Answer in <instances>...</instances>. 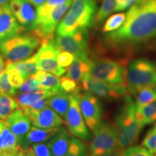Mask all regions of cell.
Returning <instances> with one entry per match:
<instances>
[{"instance_id":"obj_1","label":"cell","mask_w":156,"mask_h":156,"mask_svg":"<svg viewBox=\"0 0 156 156\" xmlns=\"http://www.w3.org/2000/svg\"><path fill=\"white\" fill-rule=\"evenodd\" d=\"M156 37V0H141L132 6L118 30L107 34L114 47L145 42Z\"/></svg>"},{"instance_id":"obj_2","label":"cell","mask_w":156,"mask_h":156,"mask_svg":"<svg viewBox=\"0 0 156 156\" xmlns=\"http://www.w3.org/2000/svg\"><path fill=\"white\" fill-rule=\"evenodd\" d=\"M135 103L129 95H126L122 106L114 116L118 147H129L137 141L142 126L135 117Z\"/></svg>"},{"instance_id":"obj_3","label":"cell","mask_w":156,"mask_h":156,"mask_svg":"<svg viewBox=\"0 0 156 156\" xmlns=\"http://www.w3.org/2000/svg\"><path fill=\"white\" fill-rule=\"evenodd\" d=\"M126 87L132 95L145 87L156 84V66L147 58H136L129 65L126 73Z\"/></svg>"},{"instance_id":"obj_4","label":"cell","mask_w":156,"mask_h":156,"mask_svg":"<svg viewBox=\"0 0 156 156\" xmlns=\"http://www.w3.org/2000/svg\"><path fill=\"white\" fill-rule=\"evenodd\" d=\"M41 43L34 34H19L0 44V54L8 62L22 61L30 57Z\"/></svg>"},{"instance_id":"obj_5","label":"cell","mask_w":156,"mask_h":156,"mask_svg":"<svg viewBox=\"0 0 156 156\" xmlns=\"http://www.w3.org/2000/svg\"><path fill=\"white\" fill-rule=\"evenodd\" d=\"M90 75L95 79L112 84H125L126 72L119 62L109 58L92 61Z\"/></svg>"},{"instance_id":"obj_6","label":"cell","mask_w":156,"mask_h":156,"mask_svg":"<svg viewBox=\"0 0 156 156\" xmlns=\"http://www.w3.org/2000/svg\"><path fill=\"white\" fill-rule=\"evenodd\" d=\"M90 146V156H100L118 147L116 127L111 123L101 122L94 130Z\"/></svg>"},{"instance_id":"obj_7","label":"cell","mask_w":156,"mask_h":156,"mask_svg":"<svg viewBox=\"0 0 156 156\" xmlns=\"http://www.w3.org/2000/svg\"><path fill=\"white\" fill-rule=\"evenodd\" d=\"M82 82L83 89L93 95L109 101L117 100L127 93L126 84H112L95 79L90 75L83 78Z\"/></svg>"},{"instance_id":"obj_8","label":"cell","mask_w":156,"mask_h":156,"mask_svg":"<svg viewBox=\"0 0 156 156\" xmlns=\"http://www.w3.org/2000/svg\"><path fill=\"white\" fill-rule=\"evenodd\" d=\"M54 43L58 48L73 54L75 57L88 58V42L86 29H80L69 35H57Z\"/></svg>"},{"instance_id":"obj_9","label":"cell","mask_w":156,"mask_h":156,"mask_svg":"<svg viewBox=\"0 0 156 156\" xmlns=\"http://www.w3.org/2000/svg\"><path fill=\"white\" fill-rule=\"evenodd\" d=\"M60 51L56 46L54 38L43 41L36 54L39 70L53 73L57 77L63 75L66 73V69L60 67L57 62V56Z\"/></svg>"},{"instance_id":"obj_10","label":"cell","mask_w":156,"mask_h":156,"mask_svg":"<svg viewBox=\"0 0 156 156\" xmlns=\"http://www.w3.org/2000/svg\"><path fill=\"white\" fill-rule=\"evenodd\" d=\"M77 94L70 95L69 106L64 117L65 122L72 134L81 140H89L91 136L80 112Z\"/></svg>"},{"instance_id":"obj_11","label":"cell","mask_w":156,"mask_h":156,"mask_svg":"<svg viewBox=\"0 0 156 156\" xmlns=\"http://www.w3.org/2000/svg\"><path fill=\"white\" fill-rule=\"evenodd\" d=\"M77 97L85 124L90 129L93 131L102 118V106L97 98L89 92L79 93Z\"/></svg>"},{"instance_id":"obj_12","label":"cell","mask_w":156,"mask_h":156,"mask_svg":"<svg viewBox=\"0 0 156 156\" xmlns=\"http://www.w3.org/2000/svg\"><path fill=\"white\" fill-rule=\"evenodd\" d=\"M72 2L73 0H67L66 2L56 7L41 22L37 24L33 30V34L38 36L42 42L53 38L54 32L57 28L58 25L71 6Z\"/></svg>"},{"instance_id":"obj_13","label":"cell","mask_w":156,"mask_h":156,"mask_svg":"<svg viewBox=\"0 0 156 156\" xmlns=\"http://www.w3.org/2000/svg\"><path fill=\"white\" fill-rule=\"evenodd\" d=\"M95 0H75L72 2L69 11L80 29H87L91 26L96 12Z\"/></svg>"},{"instance_id":"obj_14","label":"cell","mask_w":156,"mask_h":156,"mask_svg":"<svg viewBox=\"0 0 156 156\" xmlns=\"http://www.w3.org/2000/svg\"><path fill=\"white\" fill-rule=\"evenodd\" d=\"M24 30L12 12L9 4L0 7V44Z\"/></svg>"},{"instance_id":"obj_15","label":"cell","mask_w":156,"mask_h":156,"mask_svg":"<svg viewBox=\"0 0 156 156\" xmlns=\"http://www.w3.org/2000/svg\"><path fill=\"white\" fill-rule=\"evenodd\" d=\"M9 5L19 24L25 29L34 30L36 20V12L32 5L26 0H11Z\"/></svg>"},{"instance_id":"obj_16","label":"cell","mask_w":156,"mask_h":156,"mask_svg":"<svg viewBox=\"0 0 156 156\" xmlns=\"http://www.w3.org/2000/svg\"><path fill=\"white\" fill-rule=\"evenodd\" d=\"M28 115L33 126L40 129L58 127L63 124V119L49 107H45L41 110L34 111L23 109Z\"/></svg>"},{"instance_id":"obj_17","label":"cell","mask_w":156,"mask_h":156,"mask_svg":"<svg viewBox=\"0 0 156 156\" xmlns=\"http://www.w3.org/2000/svg\"><path fill=\"white\" fill-rule=\"evenodd\" d=\"M5 126L16 136L19 143L30 129L31 121L23 108H17L4 121Z\"/></svg>"},{"instance_id":"obj_18","label":"cell","mask_w":156,"mask_h":156,"mask_svg":"<svg viewBox=\"0 0 156 156\" xmlns=\"http://www.w3.org/2000/svg\"><path fill=\"white\" fill-rule=\"evenodd\" d=\"M27 149L20 145L16 136L5 126L0 133V156H26Z\"/></svg>"},{"instance_id":"obj_19","label":"cell","mask_w":156,"mask_h":156,"mask_svg":"<svg viewBox=\"0 0 156 156\" xmlns=\"http://www.w3.org/2000/svg\"><path fill=\"white\" fill-rule=\"evenodd\" d=\"M70 142L69 132L65 128L59 127L56 133L47 142L51 156H64L67 153Z\"/></svg>"},{"instance_id":"obj_20","label":"cell","mask_w":156,"mask_h":156,"mask_svg":"<svg viewBox=\"0 0 156 156\" xmlns=\"http://www.w3.org/2000/svg\"><path fill=\"white\" fill-rule=\"evenodd\" d=\"M58 128V126L50 129H38L35 126L31 127L24 139L20 142V145L25 149H27L30 145L48 141L56 133Z\"/></svg>"},{"instance_id":"obj_21","label":"cell","mask_w":156,"mask_h":156,"mask_svg":"<svg viewBox=\"0 0 156 156\" xmlns=\"http://www.w3.org/2000/svg\"><path fill=\"white\" fill-rule=\"evenodd\" d=\"M91 63L92 61L90 58L85 59L75 57L73 63L70 64L66 76L75 81H82L85 76L90 74Z\"/></svg>"},{"instance_id":"obj_22","label":"cell","mask_w":156,"mask_h":156,"mask_svg":"<svg viewBox=\"0 0 156 156\" xmlns=\"http://www.w3.org/2000/svg\"><path fill=\"white\" fill-rule=\"evenodd\" d=\"M70 103V95L64 91L56 93L47 98V105L60 116L65 117Z\"/></svg>"},{"instance_id":"obj_23","label":"cell","mask_w":156,"mask_h":156,"mask_svg":"<svg viewBox=\"0 0 156 156\" xmlns=\"http://www.w3.org/2000/svg\"><path fill=\"white\" fill-rule=\"evenodd\" d=\"M55 93L51 90H42L35 91V92L23 93L18 95L16 98V100L18 103L20 107L24 109L30 106L33 103L42 99L48 98Z\"/></svg>"},{"instance_id":"obj_24","label":"cell","mask_w":156,"mask_h":156,"mask_svg":"<svg viewBox=\"0 0 156 156\" xmlns=\"http://www.w3.org/2000/svg\"><path fill=\"white\" fill-rule=\"evenodd\" d=\"M35 77L44 90L52 91L55 94L63 91L60 83V79L58 77L42 70L37 72Z\"/></svg>"},{"instance_id":"obj_25","label":"cell","mask_w":156,"mask_h":156,"mask_svg":"<svg viewBox=\"0 0 156 156\" xmlns=\"http://www.w3.org/2000/svg\"><path fill=\"white\" fill-rule=\"evenodd\" d=\"M8 62V61H7ZM10 62L12 66L18 70L20 73L23 78L25 80L28 79L33 76H34L39 71L36 54L22 61Z\"/></svg>"},{"instance_id":"obj_26","label":"cell","mask_w":156,"mask_h":156,"mask_svg":"<svg viewBox=\"0 0 156 156\" xmlns=\"http://www.w3.org/2000/svg\"><path fill=\"white\" fill-rule=\"evenodd\" d=\"M135 117L142 126L155 122L156 121V101L145 106L136 108Z\"/></svg>"},{"instance_id":"obj_27","label":"cell","mask_w":156,"mask_h":156,"mask_svg":"<svg viewBox=\"0 0 156 156\" xmlns=\"http://www.w3.org/2000/svg\"><path fill=\"white\" fill-rule=\"evenodd\" d=\"M20 108L17 101L12 96L0 94V119L5 121L13 112Z\"/></svg>"},{"instance_id":"obj_28","label":"cell","mask_w":156,"mask_h":156,"mask_svg":"<svg viewBox=\"0 0 156 156\" xmlns=\"http://www.w3.org/2000/svg\"><path fill=\"white\" fill-rule=\"evenodd\" d=\"M67 1V0H46L42 5H41L40 7L37 8L36 20V24H35V28H36L37 24L41 22L43 20L45 17H47L56 7H58V6L66 2Z\"/></svg>"},{"instance_id":"obj_29","label":"cell","mask_w":156,"mask_h":156,"mask_svg":"<svg viewBox=\"0 0 156 156\" xmlns=\"http://www.w3.org/2000/svg\"><path fill=\"white\" fill-rule=\"evenodd\" d=\"M117 0H103L101 5L95 16V23L100 24L108 17L109 15L116 11Z\"/></svg>"},{"instance_id":"obj_30","label":"cell","mask_w":156,"mask_h":156,"mask_svg":"<svg viewBox=\"0 0 156 156\" xmlns=\"http://www.w3.org/2000/svg\"><path fill=\"white\" fill-rule=\"evenodd\" d=\"M156 101V94L153 87H145L138 91L136 94V108L145 106Z\"/></svg>"},{"instance_id":"obj_31","label":"cell","mask_w":156,"mask_h":156,"mask_svg":"<svg viewBox=\"0 0 156 156\" xmlns=\"http://www.w3.org/2000/svg\"><path fill=\"white\" fill-rule=\"evenodd\" d=\"M64 156H89V154L85 144L73 136L70 139L69 147Z\"/></svg>"},{"instance_id":"obj_32","label":"cell","mask_w":156,"mask_h":156,"mask_svg":"<svg viewBox=\"0 0 156 156\" xmlns=\"http://www.w3.org/2000/svg\"><path fill=\"white\" fill-rule=\"evenodd\" d=\"M126 18L125 13H117L108 17L103 28V32L109 33L118 30L123 25Z\"/></svg>"},{"instance_id":"obj_33","label":"cell","mask_w":156,"mask_h":156,"mask_svg":"<svg viewBox=\"0 0 156 156\" xmlns=\"http://www.w3.org/2000/svg\"><path fill=\"white\" fill-rule=\"evenodd\" d=\"M6 72L7 73V77H8V80L9 83L15 89H18L20 85L24 83L25 79L21 75L20 73L12 66L10 62H7V65H6Z\"/></svg>"},{"instance_id":"obj_34","label":"cell","mask_w":156,"mask_h":156,"mask_svg":"<svg viewBox=\"0 0 156 156\" xmlns=\"http://www.w3.org/2000/svg\"><path fill=\"white\" fill-rule=\"evenodd\" d=\"M18 90L23 93H30L42 90L44 89L43 88L40 83L34 75L33 77L28 78V79L25 80V81H24V83L20 85Z\"/></svg>"},{"instance_id":"obj_35","label":"cell","mask_w":156,"mask_h":156,"mask_svg":"<svg viewBox=\"0 0 156 156\" xmlns=\"http://www.w3.org/2000/svg\"><path fill=\"white\" fill-rule=\"evenodd\" d=\"M0 94L14 96L16 94V90L9 83L6 69L0 75Z\"/></svg>"},{"instance_id":"obj_36","label":"cell","mask_w":156,"mask_h":156,"mask_svg":"<svg viewBox=\"0 0 156 156\" xmlns=\"http://www.w3.org/2000/svg\"><path fill=\"white\" fill-rule=\"evenodd\" d=\"M60 83H61L62 88L65 93L68 94H77L79 93L80 87L77 86L76 81L71 78L67 77H62L60 79Z\"/></svg>"},{"instance_id":"obj_37","label":"cell","mask_w":156,"mask_h":156,"mask_svg":"<svg viewBox=\"0 0 156 156\" xmlns=\"http://www.w3.org/2000/svg\"><path fill=\"white\" fill-rule=\"evenodd\" d=\"M142 145L148 151L151 152L153 155H156V132L153 129L147 132Z\"/></svg>"},{"instance_id":"obj_38","label":"cell","mask_w":156,"mask_h":156,"mask_svg":"<svg viewBox=\"0 0 156 156\" xmlns=\"http://www.w3.org/2000/svg\"><path fill=\"white\" fill-rule=\"evenodd\" d=\"M124 156H153L145 147L141 146H129L124 151Z\"/></svg>"},{"instance_id":"obj_39","label":"cell","mask_w":156,"mask_h":156,"mask_svg":"<svg viewBox=\"0 0 156 156\" xmlns=\"http://www.w3.org/2000/svg\"><path fill=\"white\" fill-rule=\"evenodd\" d=\"M75 56L73 54L65 51H60L57 56L58 64L62 67H67L73 63Z\"/></svg>"},{"instance_id":"obj_40","label":"cell","mask_w":156,"mask_h":156,"mask_svg":"<svg viewBox=\"0 0 156 156\" xmlns=\"http://www.w3.org/2000/svg\"><path fill=\"white\" fill-rule=\"evenodd\" d=\"M34 156H51V153L47 144L44 142L36 143L30 147Z\"/></svg>"},{"instance_id":"obj_41","label":"cell","mask_w":156,"mask_h":156,"mask_svg":"<svg viewBox=\"0 0 156 156\" xmlns=\"http://www.w3.org/2000/svg\"><path fill=\"white\" fill-rule=\"evenodd\" d=\"M141 0H117L116 11H122L124 9L130 8Z\"/></svg>"},{"instance_id":"obj_42","label":"cell","mask_w":156,"mask_h":156,"mask_svg":"<svg viewBox=\"0 0 156 156\" xmlns=\"http://www.w3.org/2000/svg\"><path fill=\"white\" fill-rule=\"evenodd\" d=\"M46 105H47V98L42 99V100L36 101V102L33 103L30 106L24 109H30V110L34 111H39L41 110V109L45 108V107H46Z\"/></svg>"},{"instance_id":"obj_43","label":"cell","mask_w":156,"mask_h":156,"mask_svg":"<svg viewBox=\"0 0 156 156\" xmlns=\"http://www.w3.org/2000/svg\"><path fill=\"white\" fill-rule=\"evenodd\" d=\"M124 149L121 147H116L114 151L105 153L100 156H124Z\"/></svg>"},{"instance_id":"obj_44","label":"cell","mask_w":156,"mask_h":156,"mask_svg":"<svg viewBox=\"0 0 156 156\" xmlns=\"http://www.w3.org/2000/svg\"><path fill=\"white\" fill-rule=\"evenodd\" d=\"M26 1L28 2L32 5L35 6L36 8H38V7H40L41 5H42L45 2L46 0H26Z\"/></svg>"},{"instance_id":"obj_45","label":"cell","mask_w":156,"mask_h":156,"mask_svg":"<svg viewBox=\"0 0 156 156\" xmlns=\"http://www.w3.org/2000/svg\"><path fill=\"white\" fill-rule=\"evenodd\" d=\"M6 67L5 62L4 61V58L0 54V75L2 74V73L5 71V67Z\"/></svg>"},{"instance_id":"obj_46","label":"cell","mask_w":156,"mask_h":156,"mask_svg":"<svg viewBox=\"0 0 156 156\" xmlns=\"http://www.w3.org/2000/svg\"><path fill=\"white\" fill-rule=\"evenodd\" d=\"M9 1H10V0H0V7H2V6H3V5H7V4H8Z\"/></svg>"},{"instance_id":"obj_47","label":"cell","mask_w":156,"mask_h":156,"mask_svg":"<svg viewBox=\"0 0 156 156\" xmlns=\"http://www.w3.org/2000/svg\"><path fill=\"white\" fill-rule=\"evenodd\" d=\"M5 123H4V121L3 120H1L0 119V133H1L2 131V129L5 127Z\"/></svg>"},{"instance_id":"obj_48","label":"cell","mask_w":156,"mask_h":156,"mask_svg":"<svg viewBox=\"0 0 156 156\" xmlns=\"http://www.w3.org/2000/svg\"><path fill=\"white\" fill-rule=\"evenodd\" d=\"M153 90L155 91V94H156V84L153 87Z\"/></svg>"},{"instance_id":"obj_49","label":"cell","mask_w":156,"mask_h":156,"mask_svg":"<svg viewBox=\"0 0 156 156\" xmlns=\"http://www.w3.org/2000/svg\"><path fill=\"white\" fill-rule=\"evenodd\" d=\"M153 129L154 130V131H155V132H156V124L155 125V126H154V128Z\"/></svg>"},{"instance_id":"obj_50","label":"cell","mask_w":156,"mask_h":156,"mask_svg":"<svg viewBox=\"0 0 156 156\" xmlns=\"http://www.w3.org/2000/svg\"><path fill=\"white\" fill-rule=\"evenodd\" d=\"M153 156H156V155H153Z\"/></svg>"}]
</instances>
